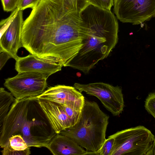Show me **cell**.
<instances>
[{
	"mask_svg": "<svg viewBox=\"0 0 155 155\" xmlns=\"http://www.w3.org/2000/svg\"><path fill=\"white\" fill-rule=\"evenodd\" d=\"M83 7L76 0H41L24 21L23 47L68 67L82 45Z\"/></svg>",
	"mask_w": 155,
	"mask_h": 155,
	"instance_id": "6da1fadb",
	"label": "cell"
},
{
	"mask_svg": "<svg viewBox=\"0 0 155 155\" xmlns=\"http://www.w3.org/2000/svg\"><path fill=\"white\" fill-rule=\"evenodd\" d=\"M81 48L68 67L84 74L107 58L118 40V24L110 10L89 3L81 12Z\"/></svg>",
	"mask_w": 155,
	"mask_h": 155,
	"instance_id": "7a4b0ae2",
	"label": "cell"
},
{
	"mask_svg": "<svg viewBox=\"0 0 155 155\" xmlns=\"http://www.w3.org/2000/svg\"><path fill=\"white\" fill-rule=\"evenodd\" d=\"M0 128L2 148L15 135L30 147H46L57 134L36 97L15 99Z\"/></svg>",
	"mask_w": 155,
	"mask_h": 155,
	"instance_id": "3957f363",
	"label": "cell"
},
{
	"mask_svg": "<svg viewBox=\"0 0 155 155\" xmlns=\"http://www.w3.org/2000/svg\"><path fill=\"white\" fill-rule=\"evenodd\" d=\"M109 118L96 102L85 99L77 123L59 134L73 139L85 148L88 154L96 155L106 140Z\"/></svg>",
	"mask_w": 155,
	"mask_h": 155,
	"instance_id": "277c9868",
	"label": "cell"
},
{
	"mask_svg": "<svg viewBox=\"0 0 155 155\" xmlns=\"http://www.w3.org/2000/svg\"><path fill=\"white\" fill-rule=\"evenodd\" d=\"M110 136L114 140L111 155H152L155 137L143 126L126 129Z\"/></svg>",
	"mask_w": 155,
	"mask_h": 155,
	"instance_id": "5b68a950",
	"label": "cell"
},
{
	"mask_svg": "<svg viewBox=\"0 0 155 155\" xmlns=\"http://www.w3.org/2000/svg\"><path fill=\"white\" fill-rule=\"evenodd\" d=\"M48 77L38 73H18L15 77L5 79L4 84L16 99L37 97L45 91Z\"/></svg>",
	"mask_w": 155,
	"mask_h": 155,
	"instance_id": "8992f818",
	"label": "cell"
},
{
	"mask_svg": "<svg viewBox=\"0 0 155 155\" xmlns=\"http://www.w3.org/2000/svg\"><path fill=\"white\" fill-rule=\"evenodd\" d=\"M81 92L94 96L104 107L114 116L122 112L124 106L122 89L119 86L99 82L83 84L75 83L73 86Z\"/></svg>",
	"mask_w": 155,
	"mask_h": 155,
	"instance_id": "52a82bcc",
	"label": "cell"
},
{
	"mask_svg": "<svg viewBox=\"0 0 155 155\" xmlns=\"http://www.w3.org/2000/svg\"><path fill=\"white\" fill-rule=\"evenodd\" d=\"M117 18L123 23L138 25L155 17V0H114Z\"/></svg>",
	"mask_w": 155,
	"mask_h": 155,
	"instance_id": "ba28073f",
	"label": "cell"
},
{
	"mask_svg": "<svg viewBox=\"0 0 155 155\" xmlns=\"http://www.w3.org/2000/svg\"><path fill=\"white\" fill-rule=\"evenodd\" d=\"M38 100L41 107L57 134L75 125L80 118L81 114L71 108H65L63 105L54 102Z\"/></svg>",
	"mask_w": 155,
	"mask_h": 155,
	"instance_id": "9c48e42d",
	"label": "cell"
},
{
	"mask_svg": "<svg viewBox=\"0 0 155 155\" xmlns=\"http://www.w3.org/2000/svg\"><path fill=\"white\" fill-rule=\"evenodd\" d=\"M36 97L78 110H82L85 101L81 92L74 87L64 85L50 87Z\"/></svg>",
	"mask_w": 155,
	"mask_h": 155,
	"instance_id": "30bf717a",
	"label": "cell"
},
{
	"mask_svg": "<svg viewBox=\"0 0 155 155\" xmlns=\"http://www.w3.org/2000/svg\"><path fill=\"white\" fill-rule=\"evenodd\" d=\"M62 65L57 59L44 58L33 54L19 57L16 60L15 69L18 73L33 72L48 77L61 70Z\"/></svg>",
	"mask_w": 155,
	"mask_h": 155,
	"instance_id": "8fae6325",
	"label": "cell"
},
{
	"mask_svg": "<svg viewBox=\"0 0 155 155\" xmlns=\"http://www.w3.org/2000/svg\"><path fill=\"white\" fill-rule=\"evenodd\" d=\"M23 11L19 10L8 27L1 34L0 52L8 53L15 60L19 48L23 47L21 35L23 23Z\"/></svg>",
	"mask_w": 155,
	"mask_h": 155,
	"instance_id": "7c38bea8",
	"label": "cell"
},
{
	"mask_svg": "<svg viewBox=\"0 0 155 155\" xmlns=\"http://www.w3.org/2000/svg\"><path fill=\"white\" fill-rule=\"evenodd\" d=\"M54 155H84L88 153L73 139L57 134L46 147Z\"/></svg>",
	"mask_w": 155,
	"mask_h": 155,
	"instance_id": "4fadbf2b",
	"label": "cell"
},
{
	"mask_svg": "<svg viewBox=\"0 0 155 155\" xmlns=\"http://www.w3.org/2000/svg\"><path fill=\"white\" fill-rule=\"evenodd\" d=\"M1 151L2 155H29L31 153L28 146L20 135L12 136Z\"/></svg>",
	"mask_w": 155,
	"mask_h": 155,
	"instance_id": "5bb4252c",
	"label": "cell"
},
{
	"mask_svg": "<svg viewBox=\"0 0 155 155\" xmlns=\"http://www.w3.org/2000/svg\"><path fill=\"white\" fill-rule=\"evenodd\" d=\"M13 95L5 90L3 87L0 88V127L7 115L11 107L10 106L15 101Z\"/></svg>",
	"mask_w": 155,
	"mask_h": 155,
	"instance_id": "9a60e30c",
	"label": "cell"
},
{
	"mask_svg": "<svg viewBox=\"0 0 155 155\" xmlns=\"http://www.w3.org/2000/svg\"><path fill=\"white\" fill-rule=\"evenodd\" d=\"M114 138L109 136L105 140L97 155H111L114 145Z\"/></svg>",
	"mask_w": 155,
	"mask_h": 155,
	"instance_id": "2e32d148",
	"label": "cell"
},
{
	"mask_svg": "<svg viewBox=\"0 0 155 155\" xmlns=\"http://www.w3.org/2000/svg\"><path fill=\"white\" fill-rule=\"evenodd\" d=\"M146 110L155 119V92L150 93L145 101Z\"/></svg>",
	"mask_w": 155,
	"mask_h": 155,
	"instance_id": "e0dca14e",
	"label": "cell"
},
{
	"mask_svg": "<svg viewBox=\"0 0 155 155\" xmlns=\"http://www.w3.org/2000/svg\"><path fill=\"white\" fill-rule=\"evenodd\" d=\"M41 0H19L17 8L23 11L28 8L33 9Z\"/></svg>",
	"mask_w": 155,
	"mask_h": 155,
	"instance_id": "ac0fdd59",
	"label": "cell"
},
{
	"mask_svg": "<svg viewBox=\"0 0 155 155\" xmlns=\"http://www.w3.org/2000/svg\"><path fill=\"white\" fill-rule=\"evenodd\" d=\"M19 0H1L4 11L13 12L17 8Z\"/></svg>",
	"mask_w": 155,
	"mask_h": 155,
	"instance_id": "d6986e66",
	"label": "cell"
},
{
	"mask_svg": "<svg viewBox=\"0 0 155 155\" xmlns=\"http://www.w3.org/2000/svg\"><path fill=\"white\" fill-rule=\"evenodd\" d=\"M90 3L97 6L110 10L114 0H89Z\"/></svg>",
	"mask_w": 155,
	"mask_h": 155,
	"instance_id": "ffe728a7",
	"label": "cell"
},
{
	"mask_svg": "<svg viewBox=\"0 0 155 155\" xmlns=\"http://www.w3.org/2000/svg\"><path fill=\"white\" fill-rule=\"evenodd\" d=\"M11 58H12L11 56L7 52L5 51L0 52V70L2 69L8 59Z\"/></svg>",
	"mask_w": 155,
	"mask_h": 155,
	"instance_id": "44dd1931",
	"label": "cell"
},
{
	"mask_svg": "<svg viewBox=\"0 0 155 155\" xmlns=\"http://www.w3.org/2000/svg\"><path fill=\"white\" fill-rule=\"evenodd\" d=\"M152 155H155V137L152 148Z\"/></svg>",
	"mask_w": 155,
	"mask_h": 155,
	"instance_id": "7402d4cb",
	"label": "cell"
}]
</instances>
